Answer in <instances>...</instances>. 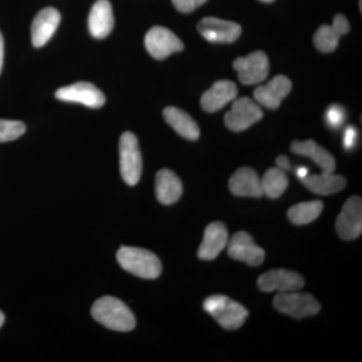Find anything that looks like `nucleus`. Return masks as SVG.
Returning a JSON list of instances; mask_svg holds the SVG:
<instances>
[{"mask_svg": "<svg viewBox=\"0 0 362 362\" xmlns=\"http://www.w3.org/2000/svg\"><path fill=\"white\" fill-rule=\"evenodd\" d=\"M197 30L204 39L216 44H232L242 35V26L239 23L218 18H202Z\"/></svg>", "mask_w": 362, "mask_h": 362, "instance_id": "9", "label": "nucleus"}, {"mask_svg": "<svg viewBox=\"0 0 362 362\" xmlns=\"http://www.w3.org/2000/svg\"><path fill=\"white\" fill-rule=\"evenodd\" d=\"M274 306L281 313L302 319L314 316L320 311V304L308 293H279L274 298Z\"/></svg>", "mask_w": 362, "mask_h": 362, "instance_id": "5", "label": "nucleus"}, {"mask_svg": "<svg viewBox=\"0 0 362 362\" xmlns=\"http://www.w3.org/2000/svg\"><path fill=\"white\" fill-rule=\"evenodd\" d=\"M228 233L226 226L221 221H214L209 223L204 230V240L197 256L204 261H211L216 259L228 243Z\"/></svg>", "mask_w": 362, "mask_h": 362, "instance_id": "15", "label": "nucleus"}, {"mask_svg": "<svg viewBox=\"0 0 362 362\" xmlns=\"http://www.w3.org/2000/svg\"><path fill=\"white\" fill-rule=\"evenodd\" d=\"M341 33L333 25H323L316 30L313 42L316 49L322 52H332L337 49Z\"/></svg>", "mask_w": 362, "mask_h": 362, "instance_id": "26", "label": "nucleus"}, {"mask_svg": "<svg viewBox=\"0 0 362 362\" xmlns=\"http://www.w3.org/2000/svg\"><path fill=\"white\" fill-rule=\"evenodd\" d=\"M263 111L256 102L247 97L235 100L232 109L225 116V124L233 132H242L263 118Z\"/></svg>", "mask_w": 362, "mask_h": 362, "instance_id": "6", "label": "nucleus"}, {"mask_svg": "<svg viewBox=\"0 0 362 362\" xmlns=\"http://www.w3.org/2000/svg\"><path fill=\"white\" fill-rule=\"evenodd\" d=\"M345 119H346V112H345L343 106H340V105H331L325 112L326 123L333 129L341 127Z\"/></svg>", "mask_w": 362, "mask_h": 362, "instance_id": "28", "label": "nucleus"}, {"mask_svg": "<svg viewBox=\"0 0 362 362\" xmlns=\"http://www.w3.org/2000/svg\"><path fill=\"white\" fill-rule=\"evenodd\" d=\"M296 175L298 177H299V180H301V178L308 175V169L303 168V166H302V168H298L296 169Z\"/></svg>", "mask_w": 362, "mask_h": 362, "instance_id": "33", "label": "nucleus"}, {"mask_svg": "<svg viewBox=\"0 0 362 362\" xmlns=\"http://www.w3.org/2000/svg\"><path fill=\"white\" fill-rule=\"evenodd\" d=\"M238 96V87L232 81L221 80L214 83L202 96V108L207 113L221 110Z\"/></svg>", "mask_w": 362, "mask_h": 362, "instance_id": "16", "label": "nucleus"}, {"mask_svg": "<svg viewBox=\"0 0 362 362\" xmlns=\"http://www.w3.org/2000/svg\"><path fill=\"white\" fill-rule=\"evenodd\" d=\"M61 23V14L54 7H45L35 16L32 23V42L40 47L52 39Z\"/></svg>", "mask_w": 362, "mask_h": 362, "instance_id": "17", "label": "nucleus"}, {"mask_svg": "<svg viewBox=\"0 0 362 362\" xmlns=\"http://www.w3.org/2000/svg\"><path fill=\"white\" fill-rule=\"evenodd\" d=\"M262 189L263 194L269 199H278L284 194L288 187V178L285 171L276 168H270L266 171L261 180Z\"/></svg>", "mask_w": 362, "mask_h": 362, "instance_id": "25", "label": "nucleus"}, {"mask_svg": "<svg viewBox=\"0 0 362 362\" xmlns=\"http://www.w3.org/2000/svg\"><path fill=\"white\" fill-rule=\"evenodd\" d=\"M95 320L108 329L128 332L134 329L135 317L129 307L115 297L100 298L92 307Z\"/></svg>", "mask_w": 362, "mask_h": 362, "instance_id": "1", "label": "nucleus"}, {"mask_svg": "<svg viewBox=\"0 0 362 362\" xmlns=\"http://www.w3.org/2000/svg\"><path fill=\"white\" fill-rule=\"evenodd\" d=\"M233 66L238 71L240 82L244 85L264 82L270 71L268 57L262 51L252 52L245 58H238L233 62Z\"/></svg>", "mask_w": 362, "mask_h": 362, "instance_id": "8", "label": "nucleus"}, {"mask_svg": "<svg viewBox=\"0 0 362 362\" xmlns=\"http://www.w3.org/2000/svg\"><path fill=\"white\" fill-rule=\"evenodd\" d=\"M206 1L207 0H173V4L180 13H192Z\"/></svg>", "mask_w": 362, "mask_h": 362, "instance_id": "29", "label": "nucleus"}, {"mask_svg": "<svg viewBox=\"0 0 362 362\" xmlns=\"http://www.w3.org/2000/svg\"><path fill=\"white\" fill-rule=\"evenodd\" d=\"M230 192L235 197H261L263 194L258 173L251 168H242L228 181Z\"/></svg>", "mask_w": 362, "mask_h": 362, "instance_id": "19", "label": "nucleus"}, {"mask_svg": "<svg viewBox=\"0 0 362 362\" xmlns=\"http://www.w3.org/2000/svg\"><path fill=\"white\" fill-rule=\"evenodd\" d=\"M113 8L109 0H97L90 11L88 26L90 35L96 39H104L114 28Z\"/></svg>", "mask_w": 362, "mask_h": 362, "instance_id": "18", "label": "nucleus"}, {"mask_svg": "<svg viewBox=\"0 0 362 362\" xmlns=\"http://www.w3.org/2000/svg\"><path fill=\"white\" fill-rule=\"evenodd\" d=\"M182 183L177 175L169 169H161L156 178L157 201L165 206L175 204L182 195Z\"/></svg>", "mask_w": 362, "mask_h": 362, "instance_id": "20", "label": "nucleus"}, {"mask_svg": "<svg viewBox=\"0 0 362 362\" xmlns=\"http://www.w3.org/2000/svg\"><path fill=\"white\" fill-rule=\"evenodd\" d=\"M4 42L2 37L1 33H0V73H1L2 66H4Z\"/></svg>", "mask_w": 362, "mask_h": 362, "instance_id": "32", "label": "nucleus"}, {"mask_svg": "<svg viewBox=\"0 0 362 362\" xmlns=\"http://www.w3.org/2000/svg\"><path fill=\"white\" fill-rule=\"evenodd\" d=\"M357 137V130L354 126H349L345 129L344 135H343V147L346 150H350L356 146Z\"/></svg>", "mask_w": 362, "mask_h": 362, "instance_id": "30", "label": "nucleus"}, {"mask_svg": "<svg viewBox=\"0 0 362 362\" xmlns=\"http://www.w3.org/2000/svg\"><path fill=\"white\" fill-rule=\"evenodd\" d=\"M337 230L340 239L354 240L362 233L361 197H352L345 202L337 220Z\"/></svg>", "mask_w": 362, "mask_h": 362, "instance_id": "11", "label": "nucleus"}, {"mask_svg": "<svg viewBox=\"0 0 362 362\" xmlns=\"http://www.w3.org/2000/svg\"><path fill=\"white\" fill-rule=\"evenodd\" d=\"M25 132V125L21 121L0 119V143L13 141Z\"/></svg>", "mask_w": 362, "mask_h": 362, "instance_id": "27", "label": "nucleus"}, {"mask_svg": "<svg viewBox=\"0 0 362 362\" xmlns=\"http://www.w3.org/2000/svg\"><path fill=\"white\" fill-rule=\"evenodd\" d=\"M323 202L320 201L300 202L288 211V218L294 225H308L320 216Z\"/></svg>", "mask_w": 362, "mask_h": 362, "instance_id": "24", "label": "nucleus"}, {"mask_svg": "<svg viewBox=\"0 0 362 362\" xmlns=\"http://www.w3.org/2000/svg\"><path fill=\"white\" fill-rule=\"evenodd\" d=\"M204 308L218 321L221 327L228 330L239 329L246 322L249 312L242 304L223 295L206 298Z\"/></svg>", "mask_w": 362, "mask_h": 362, "instance_id": "3", "label": "nucleus"}, {"mask_svg": "<svg viewBox=\"0 0 362 362\" xmlns=\"http://www.w3.org/2000/svg\"><path fill=\"white\" fill-rule=\"evenodd\" d=\"M305 281L301 275L294 271L271 270L259 276L258 287L261 291L270 293L294 292L304 287Z\"/></svg>", "mask_w": 362, "mask_h": 362, "instance_id": "13", "label": "nucleus"}, {"mask_svg": "<svg viewBox=\"0 0 362 362\" xmlns=\"http://www.w3.org/2000/svg\"><path fill=\"white\" fill-rule=\"evenodd\" d=\"M117 261L124 270L142 279L158 278L162 272L160 259L153 252L135 247H121Z\"/></svg>", "mask_w": 362, "mask_h": 362, "instance_id": "2", "label": "nucleus"}, {"mask_svg": "<svg viewBox=\"0 0 362 362\" xmlns=\"http://www.w3.org/2000/svg\"><path fill=\"white\" fill-rule=\"evenodd\" d=\"M4 315L2 314V312L0 311V328H1V326L4 325Z\"/></svg>", "mask_w": 362, "mask_h": 362, "instance_id": "34", "label": "nucleus"}, {"mask_svg": "<svg viewBox=\"0 0 362 362\" xmlns=\"http://www.w3.org/2000/svg\"><path fill=\"white\" fill-rule=\"evenodd\" d=\"M276 163H277L278 168L282 169L283 171L290 170V168H291L289 158L285 156H278L276 159Z\"/></svg>", "mask_w": 362, "mask_h": 362, "instance_id": "31", "label": "nucleus"}, {"mask_svg": "<svg viewBox=\"0 0 362 362\" xmlns=\"http://www.w3.org/2000/svg\"><path fill=\"white\" fill-rule=\"evenodd\" d=\"M163 116L166 122L176 131V133L185 139L192 140V141L199 139L201 135L199 125L187 112L170 106L163 111Z\"/></svg>", "mask_w": 362, "mask_h": 362, "instance_id": "22", "label": "nucleus"}, {"mask_svg": "<svg viewBox=\"0 0 362 362\" xmlns=\"http://www.w3.org/2000/svg\"><path fill=\"white\" fill-rule=\"evenodd\" d=\"M292 90L290 78L283 75L276 76L265 86H259L254 92V98L262 106L269 109H277L283 100Z\"/></svg>", "mask_w": 362, "mask_h": 362, "instance_id": "14", "label": "nucleus"}, {"mask_svg": "<svg viewBox=\"0 0 362 362\" xmlns=\"http://www.w3.org/2000/svg\"><path fill=\"white\" fill-rule=\"evenodd\" d=\"M291 151L298 156L309 157L317 165L322 168L323 173H333L337 168L334 157L327 150L317 144L314 140L294 141L291 144Z\"/></svg>", "mask_w": 362, "mask_h": 362, "instance_id": "21", "label": "nucleus"}, {"mask_svg": "<svg viewBox=\"0 0 362 362\" xmlns=\"http://www.w3.org/2000/svg\"><path fill=\"white\" fill-rule=\"evenodd\" d=\"M228 254L230 258L252 267L262 265L265 259V251L257 246L252 235L246 232H238L228 240Z\"/></svg>", "mask_w": 362, "mask_h": 362, "instance_id": "12", "label": "nucleus"}, {"mask_svg": "<svg viewBox=\"0 0 362 362\" xmlns=\"http://www.w3.org/2000/svg\"><path fill=\"white\" fill-rule=\"evenodd\" d=\"M261 1H263V2H273L274 0H261Z\"/></svg>", "mask_w": 362, "mask_h": 362, "instance_id": "35", "label": "nucleus"}, {"mask_svg": "<svg viewBox=\"0 0 362 362\" xmlns=\"http://www.w3.org/2000/svg\"><path fill=\"white\" fill-rule=\"evenodd\" d=\"M119 156L121 176L128 185L134 187L141 178L142 156L137 137L132 132H125L121 135Z\"/></svg>", "mask_w": 362, "mask_h": 362, "instance_id": "4", "label": "nucleus"}, {"mask_svg": "<svg viewBox=\"0 0 362 362\" xmlns=\"http://www.w3.org/2000/svg\"><path fill=\"white\" fill-rule=\"evenodd\" d=\"M56 98L61 101L80 103L89 108H101L106 97L96 86L88 82H78L57 90Z\"/></svg>", "mask_w": 362, "mask_h": 362, "instance_id": "10", "label": "nucleus"}, {"mask_svg": "<svg viewBox=\"0 0 362 362\" xmlns=\"http://www.w3.org/2000/svg\"><path fill=\"white\" fill-rule=\"evenodd\" d=\"M300 180L310 192L320 195L337 194L346 187V180L341 175H334V173L308 175Z\"/></svg>", "mask_w": 362, "mask_h": 362, "instance_id": "23", "label": "nucleus"}, {"mask_svg": "<svg viewBox=\"0 0 362 362\" xmlns=\"http://www.w3.org/2000/svg\"><path fill=\"white\" fill-rule=\"evenodd\" d=\"M145 47L150 56L156 59H164L185 49L182 40L163 26H153L145 35Z\"/></svg>", "mask_w": 362, "mask_h": 362, "instance_id": "7", "label": "nucleus"}]
</instances>
